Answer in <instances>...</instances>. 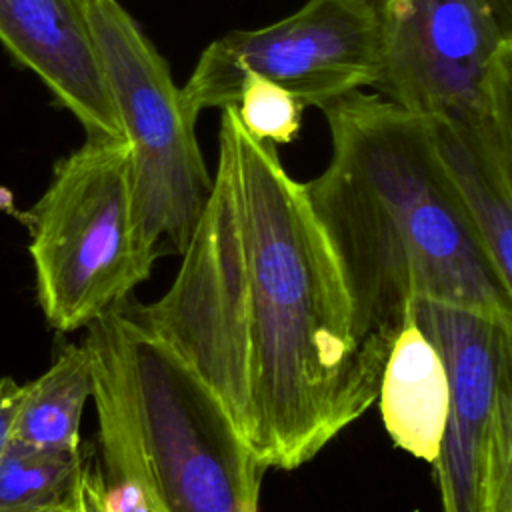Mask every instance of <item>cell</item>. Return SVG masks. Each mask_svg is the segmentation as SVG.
I'll return each mask as SVG.
<instances>
[{
  "label": "cell",
  "instance_id": "cell-1",
  "mask_svg": "<svg viewBox=\"0 0 512 512\" xmlns=\"http://www.w3.org/2000/svg\"><path fill=\"white\" fill-rule=\"evenodd\" d=\"M168 290L130 300L266 468L294 470L376 400L388 346L356 324L338 258L274 144L224 106L212 188Z\"/></svg>",
  "mask_w": 512,
  "mask_h": 512
},
{
  "label": "cell",
  "instance_id": "cell-2",
  "mask_svg": "<svg viewBox=\"0 0 512 512\" xmlns=\"http://www.w3.org/2000/svg\"><path fill=\"white\" fill-rule=\"evenodd\" d=\"M322 112L330 160L304 188L360 334L390 348L418 298L512 318V290L440 164L428 118L362 90Z\"/></svg>",
  "mask_w": 512,
  "mask_h": 512
},
{
  "label": "cell",
  "instance_id": "cell-3",
  "mask_svg": "<svg viewBox=\"0 0 512 512\" xmlns=\"http://www.w3.org/2000/svg\"><path fill=\"white\" fill-rule=\"evenodd\" d=\"M110 512H260L268 470L130 298L86 326Z\"/></svg>",
  "mask_w": 512,
  "mask_h": 512
},
{
  "label": "cell",
  "instance_id": "cell-4",
  "mask_svg": "<svg viewBox=\"0 0 512 512\" xmlns=\"http://www.w3.org/2000/svg\"><path fill=\"white\" fill-rule=\"evenodd\" d=\"M24 222L38 302L58 332L86 328L130 298L158 258L136 238L124 138L86 136L54 164Z\"/></svg>",
  "mask_w": 512,
  "mask_h": 512
},
{
  "label": "cell",
  "instance_id": "cell-5",
  "mask_svg": "<svg viewBox=\"0 0 512 512\" xmlns=\"http://www.w3.org/2000/svg\"><path fill=\"white\" fill-rule=\"evenodd\" d=\"M86 16L130 148L136 238L182 254L212 188L192 118L170 66L118 0H84Z\"/></svg>",
  "mask_w": 512,
  "mask_h": 512
},
{
  "label": "cell",
  "instance_id": "cell-6",
  "mask_svg": "<svg viewBox=\"0 0 512 512\" xmlns=\"http://www.w3.org/2000/svg\"><path fill=\"white\" fill-rule=\"evenodd\" d=\"M372 88L470 130L512 132V30L492 0H376Z\"/></svg>",
  "mask_w": 512,
  "mask_h": 512
},
{
  "label": "cell",
  "instance_id": "cell-7",
  "mask_svg": "<svg viewBox=\"0 0 512 512\" xmlns=\"http://www.w3.org/2000/svg\"><path fill=\"white\" fill-rule=\"evenodd\" d=\"M406 316L440 352L450 386L434 460L442 512H512V318L412 300Z\"/></svg>",
  "mask_w": 512,
  "mask_h": 512
},
{
  "label": "cell",
  "instance_id": "cell-8",
  "mask_svg": "<svg viewBox=\"0 0 512 512\" xmlns=\"http://www.w3.org/2000/svg\"><path fill=\"white\" fill-rule=\"evenodd\" d=\"M378 68L376 0H306L290 16L212 40L180 88L192 118L234 104L246 74L266 78L304 106L328 104L372 88Z\"/></svg>",
  "mask_w": 512,
  "mask_h": 512
},
{
  "label": "cell",
  "instance_id": "cell-9",
  "mask_svg": "<svg viewBox=\"0 0 512 512\" xmlns=\"http://www.w3.org/2000/svg\"><path fill=\"white\" fill-rule=\"evenodd\" d=\"M0 40L86 136L124 138L84 0H0Z\"/></svg>",
  "mask_w": 512,
  "mask_h": 512
},
{
  "label": "cell",
  "instance_id": "cell-10",
  "mask_svg": "<svg viewBox=\"0 0 512 512\" xmlns=\"http://www.w3.org/2000/svg\"><path fill=\"white\" fill-rule=\"evenodd\" d=\"M440 164L502 284L512 290V132L428 118Z\"/></svg>",
  "mask_w": 512,
  "mask_h": 512
},
{
  "label": "cell",
  "instance_id": "cell-11",
  "mask_svg": "<svg viewBox=\"0 0 512 512\" xmlns=\"http://www.w3.org/2000/svg\"><path fill=\"white\" fill-rule=\"evenodd\" d=\"M376 400L392 442L434 464L448 418V374L436 346L408 316L388 350Z\"/></svg>",
  "mask_w": 512,
  "mask_h": 512
},
{
  "label": "cell",
  "instance_id": "cell-12",
  "mask_svg": "<svg viewBox=\"0 0 512 512\" xmlns=\"http://www.w3.org/2000/svg\"><path fill=\"white\" fill-rule=\"evenodd\" d=\"M92 398V366L84 344L64 346L32 382L22 384L12 442L46 452H78L80 420Z\"/></svg>",
  "mask_w": 512,
  "mask_h": 512
},
{
  "label": "cell",
  "instance_id": "cell-13",
  "mask_svg": "<svg viewBox=\"0 0 512 512\" xmlns=\"http://www.w3.org/2000/svg\"><path fill=\"white\" fill-rule=\"evenodd\" d=\"M86 454L10 444L0 458V512H54L80 476Z\"/></svg>",
  "mask_w": 512,
  "mask_h": 512
},
{
  "label": "cell",
  "instance_id": "cell-14",
  "mask_svg": "<svg viewBox=\"0 0 512 512\" xmlns=\"http://www.w3.org/2000/svg\"><path fill=\"white\" fill-rule=\"evenodd\" d=\"M232 106L242 128L260 142L290 144L300 132L304 104L266 78L246 74Z\"/></svg>",
  "mask_w": 512,
  "mask_h": 512
},
{
  "label": "cell",
  "instance_id": "cell-15",
  "mask_svg": "<svg viewBox=\"0 0 512 512\" xmlns=\"http://www.w3.org/2000/svg\"><path fill=\"white\" fill-rule=\"evenodd\" d=\"M22 394V384L10 376H0V458L12 442V428Z\"/></svg>",
  "mask_w": 512,
  "mask_h": 512
},
{
  "label": "cell",
  "instance_id": "cell-16",
  "mask_svg": "<svg viewBox=\"0 0 512 512\" xmlns=\"http://www.w3.org/2000/svg\"><path fill=\"white\" fill-rule=\"evenodd\" d=\"M502 24L512 30V0H492Z\"/></svg>",
  "mask_w": 512,
  "mask_h": 512
}]
</instances>
